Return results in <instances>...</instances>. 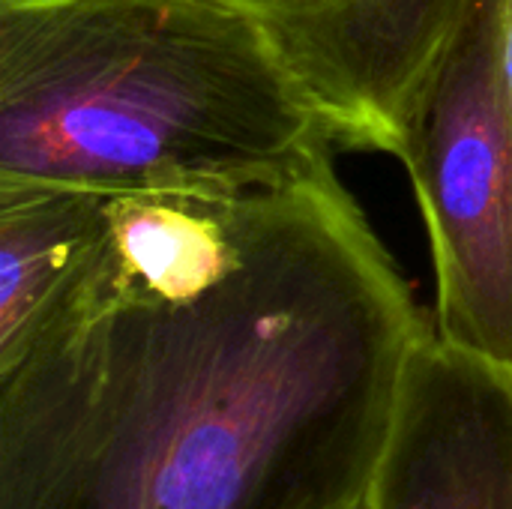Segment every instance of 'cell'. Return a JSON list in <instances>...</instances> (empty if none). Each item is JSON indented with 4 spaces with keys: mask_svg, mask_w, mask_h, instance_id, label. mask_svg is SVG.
I'll use <instances>...</instances> for the list:
<instances>
[{
    "mask_svg": "<svg viewBox=\"0 0 512 509\" xmlns=\"http://www.w3.org/2000/svg\"><path fill=\"white\" fill-rule=\"evenodd\" d=\"M333 147L231 0H0V183L249 192L333 165Z\"/></svg>",
    "mask_w": 512,
    "mask_h": 509,
    "instance_id": "2",
    "label": "cell"
},
{
    "mask_svg": "<svg viewBox=\"0 0 512 509\" xmlns=\"http://www.w3.org/2000/svg\"><path fill=\"white\" fill-rule=\"evenodd\" d=\"M369 509H512V369L435 336L417 348Z\"/></svg>",
    "mask_w": 512,
    "mask_h": 509,
    "instance_id": "5",
    "label": "cell"
},
{
    "mask_svg": "<svg viewBox=\"0 0 512 509\" xmlns=\"http://www.w3.org/2000/svg\"><path fill=\"white\" fill-rule=\"evenodd\" d=\"M432 324L333 165L108 198L0 366V509H354Z\"/></svg>",
    "mask_w": 512,
    "mask_h": 509,
    "instance_id": "1",
    "label": "cell"
},
{
    "mask_svg": "<svg viewBox=\"0 0 512 509\" xmlns=\"http://www.w3.org/2000/svg\"><path fill=\"white\" fill-rule=\"evenodd\" d=\"M108 198L51 183H0V366L18 360L96 261Z\"/></svg>",
    "mask_w": 512,
    "mask_h": 509,
    "instance_id": "6",
    "label": "cell"
},
{
    "mask_svg": "<svg viewBox=\"0 0 512 509\" xmlns=\"http://www.w3.org/2000/svg\"><path fill=\"white\" fill-rule=\"evenodd\" d=\"M495 18H498V69L512 111V0H495Z\"/></svg>",
    "mask_w": 512,
    "mask_h": 509,
    "instance_id": "7",
    "label": "cell"
},
{
    "mask_svg": "<svg viewBox=\"0 0 512 509\" xmlns=\"http://www.w3.org/2000/svg\"><path fill=\"white\" fill-rule=\"evenodd\" d=\"M354 509H369V504H366V501H363V504H360V507H354Z\"/></svg>",
    "mask_w": 512,
    "mask_h": 509,
    "instance_id": "8",
    "label": "cell"
},
{
    "mask_svg": "<svg viewBox=\"0 0 512 509\" xmlns=\"http://www.w3.org/2000/svg\"><path fill=\"white\" fill-rule=\"evenodd\" d=\"M435 264V336L512 369V111L495 0H477L396 156Z\"/></svg>",
    "mask_w": 512,
    "mask_h": 509,
    "instance_id": "3",
    "label": "cell"
},
{
    "mask_svg": "<svg viewBox=\"0 0 512 509\" xmlns=\"http://www.w3.org/2000/svg\"><path fill=\"white\" fill-rule=\"evenodd\" d=\"M270 36L330 138L399 156L477 0H231Z\"/></svg>",
    "mask_w": 512,
    "mask_h": 509,
    "instance_id": "4",
    "label": "cell"
}]
</instances>
